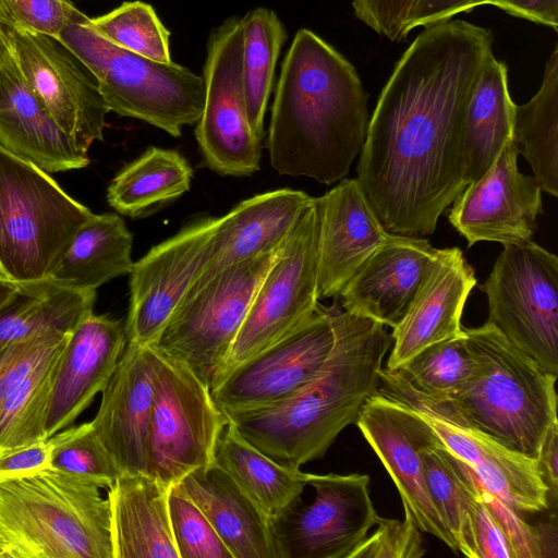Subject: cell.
I'll list each match as a JSON object with an SVG mask.
<instances>
[{
  "instance_id": "obj_26",
  "label": "cell",
  "mask_w": 558,
  "mask_h": 558,
  "mask_svg": "<svg viewBox=\"0 0 558 558\" xmlns=\"http://www.w3.org/2000/svg\"><path fill=\"white\" fill-rule=\"evenodd\" d=\"M312 199L303 191L279 189L246 198L217 218L208 260L191 289L280 247Z\"/></svg>"
},
{
  "instance_id": "obj_24",
  "label": "cell",
  "mask_w": 558,
  "mask_h": 558,
  "mask_svg": "<svg viewBox=\"0 0 558 558\" xmlns=\"http://www.w3.org/2000/svg\"><path fill=\"white\" fill-rule=\"evenodd\" d=\"M476 278L459 247L439 248L429 274L400 323L392 328L386 368L393 369L423 349L463 333L461 317Z\"/></svg>"
},
{
  "instance_id": "obj_45",
  "label": "cell",
  "mask_w": 558,
  "mask_h": 558,
  "mask_svg": "<svg viewBox=\"0 0 558 558\" xmlns=\"http://www.w3.org/2000/svg\"><path fill=\"white\" fill-rule=\"evenodd\" d=\"M417 0H352L354 16L377 35L404 41Z\"/></svg>"
},
{
  "instance_id": "obj_51",
  "label": "cell",
  "mask_w": 558,
  "mask_h": 558,
  "mask_svg": "<svg viewBox=\"0 0 558 558\" xmlns=\"http://www.w3.org/2000/svg\"><path fill=\"white\" fill-rule=\"evenodd\" d=\"M548 492L557 494L558 485V422L554 423L546 434L537 460Z\"/></svg>"
},
{
  "instance_id": "obj_15",
  "label": "cell",
  "mask_w": 558,
  "mask_h": 558,
  "mask_svg": "<svg viewBox=\"0 0 558 558\" xmlns=\"http://www.w3.org/2000/svg\"><path fill=\"white\" fill-rule=\"evenodd\" d=\"M377 389L420 413L448 450L520 513L548 508L549 492L536 460L509 450L469 427L458 420L445 400L421 395L396 369H381Z\"/></svg>"
},
{
  "instance_id": "obj_38",
  "label": "cell",
  "mask_w": 558,
  "mask_h": 558,
  "mask_svg": "<svg viewBox=\"0 0 558 558\" xmlns=\"http://www.w3.org/2000/svg\"><path fill=\"white\" fill-rule=\"evenodd\" d=\"M476 366L465 333L436 342L393 368L417 392L447 400L470 380Z\"/></svg>"
},
{
  "instance_id": "obj_46",
  "label": "cell",
  "mask_w": 558,
  "mask_h": 558,
  "mask_svg": "<svg viewBox=\"0 0 558 558\" xmlns=\"http://www.w3.org/2000/svg\"><path fill=\"white\" fill-rule=\"evenodd\" d=\"M69 333H49L0 349V409L15 384Z\"/></svg>"
},
{
  "instance_id": "obj_20",
  "label": "cell",
  "mask_w": 558,
  "mask_h": 558,
  "mask_svg": "<svg viewBox=\"0 0 558 558\" xmlns=\"http://www.w3.org/2000/svg\"><path fill=\"white\" fill-rule=\"evenodd\" d=\"M155 392L150 348L126 342L101 391L92 425L121 475H148V438Z\"/></svg>"
},
{
  "instance_id": "obj_36",
  "label": "cell",
  "mask_w": 558,
  "mask_h": 558,
  "mask_svg": "<svg viewBox=\"0 0 558 558\" xmlns=\"http://www.w3.org/2000/svg\"><path fill=\"white\" fill-rule=\"evenodd\" d=\"M241 26L242 82L247 116L253 131L262 140L276 63L287 32L277 14L266 8L248 11L241 19Z\"/></svg>"
},
{
  "instance_id": "obj_19",
  "label": "cell",
  "mask_w": 558,
  "mask_h": 558,
  "mask_svg": "<svg viewBox=\"0 0 558 558\" xmlns=\"http://www.w3.org/2000/svg\"><path fill=\"white\" fill-rule=\"evenodd\" d=\"M519 149L512 137L508 140L489 169L453 201L448 219L469 247L476 242L532 240L543 213V191L534 177L519 171Z\"/></svg>"
},
{
  "instance_id": "obj_18",
  "label": "cell",
  "mask_w": 558,
  "mask_h": 558,
  "mask_svg": "<svg viewBox=\"0 0 558 558\" xmlns=\"http://www.w3.org/2000/svg\"><path fill=\"white\" fill-rule=\"evenodd\" d=\"M217 218L203 217L153 246L130 271L128 342L150 345L206 265Z\"/></svg>"
},
{
  "instance_id": "obj_4",
  "label": "cell",
  "mask_w": 558,
  "mask_h": 558,
  "mask_svg": "<svg viewBox=\"0 0 558 558\" xmlns=\"http://www.w3.org/2000/svg\"><path fill=\"white\" fill-rule=\"evenodd\" d=\"M463 330L476 366L468 384L445 401L469 427L537 461L547 432L558 422L557 377L490 324Z\"/></svg>"
},
{
  "instance_id": "obj_3",
  "label": "cell",
  "mask_w": 558,
  "mask_h": 558,
  "mask_svg": "<svg viewBox=\"0 0 558 558\" xmlns=\"http://www.w3.org/2000/svg\"><path fill=\"white\" fill-rule=\"evenodd\" d=\"M331 314L335 343L311 381L280 403L227 417L278 463L300 469L322 458L379 386L392 344L387 326L342 308Z\"/></svg>"
},
{
  "instance_id": "obj_23",
  "label": "cell",
  "mask_w": 558,
  "mask_h": 558,
  "mask_svg": "<svg viewBox=\"0 0 558 558\" xmlns=\"http://www.w3.org/2000/svg\"><path fill=\"white\" fill-rule=\"evenodd\" d=\"M318 298H338L342 288L390 235L356 179H342L316 197Z\"/></svg>"
},
{
  "instance_id": "obj_16",
  "label": "cell",
  "mask_w": 558,
  "mask_h": 558,
  "mask_svg": "<svg viewBox=\"0 0 558 558\" xmlns=\"http://www.w3.org/2000/svg\"><path fill=\"white\" fill-rule=\"evenodd\" d=\"M333 343L331 308L319 305L291 333L217 380L213 399L226 417L280 403L316 376Z\"/></svg>"
},
{
  "instance_id": "obj_6",
  "label": "cell",
  "mask_w": 558,
  "mask_h": 558,
  "mask_svg": "<svg viewBox=\"0 0 558 558\" xmlns=\"http://www.w3.org/2000/svg\"><path fill=\"white\" fill-rule=\"evenodd\" d=\"M90 72L108 111L144 121L173 137L195 124L203 111V77L173 61L160 63L123 49L99 35L89 17L57 37Z\"/></svg>"
},
{
  "instance_id": "obj_22",
  "label": "cell",
  "mask_w": 558,
  "mask_h": 558,
  "mask_svg": "<svg viewBox=\"0 0 558 558\" xmlns=\"http://www.w3.org/2000/svg\"><path fill=\"white\" fill-rule=\"evenodd\" d=\"M438 254L422 236L390 233L342 288L341 308L395 328Z\"/></svg>"
},
{
  "instance_id": "obj_32",
  "label": "cell",
  "mask_w": 558,
  "mask_h": 558,
  "mask_svg": "<svg viewBox=\"0 0 558 558\" xmlns=\"http://www.w3.org/2000/svg\"><path fill=\"white\" fill-rule=\"evenodd\" d=\"M97 293L49 280L20 284L0 311V349L49 333H69L93 313Z\"/></svg>"
},
{
  "instance_id": "obj_7",
  "label": "cell",
  "mask_w": 558,
  "mask_h": 558,
  "mask_svg": "<svg viewBox=\"0 0 558 558\" xmlns=\"http://www.w3.org/2000/svg\"><path fill=\"white\" fill-rule=\"evenodd\" d=\"M94 215L48 174L0 145V274L47 280L75 232Z\"/></svg>"
},
{
  "instance_id": "obj_17",
  "label": "cell",
  "mask_w": 558,
  "mask_h": 558,
  "mask_svg": "<svg viewBox=\"0 0 558 558\" xmlns=\"http://www.w3.org/2000/svg\"><path fill=\"white\" fill-rule=\"evenodd\" d=\"M355 424L393 481L404 514L457 551L425 482L422 453L441 441L433 427L415 410L378 389L363 404Z\"/></svg>"
},
{
  "instance_id": "obj_25",
  "label": "cell",
  "mask_w": 558,
  "mask_h": 558,
  "mask_svg": "<svg viewBox=\"0 0 558 558\" xmlns=\"http://www.w3.org/2000/svg\"><path fill=\"white\" fill-rule=\"evenodd\" d=\"M0 145L46 172L89 163L88 155L77 149L34 95L1 36Z\"/></svg>"
},
{
  "instance_id": "obj_9",
  "label": "cell",
  "mask_w": 558,
  "mask_h": 558,
  "mask_svg": "<svg viewBox=\"0 0 558 558\" xmlns=\"http://www.w3.org/2000/svg\"><path fill=\"white\" fill-rule=\"evenodd\" d=\"M478 288L487 296L486 323L544 372L557 377V256L532 240L506 244Z\"/></svg>"
},
{
  "instance_id": "obj_30",
  "label": "cell",
  "mask_w": 558,
  "mask_h": 558,
  "mask_svg": "<svg viewBox=\"0 0 558 558\" xmlns=\"http://www.w3.org/2000/svg\"><path fill=\"white\" fill-rule=\"evenodd\" d=\"M514 108L508 86V68L492 53L477 76L464 114L465 186L489 169L512 137Z\"/></svg>"
},
{
  "instance_id": "obj_34",
  "label": "cell",
  "mask_w": 558,
  "mask_h": 558,
  "mask_svg": "<svg viewBox=\"0 0 558 558\" xmlns=\"http://www.w3.org/2000/svg\"><path fill=\"white\" fill-rule=\"evenodd\" d=\"M512 138L522 146L543 192L558 196V46L554 47L541 86L523 105H515Z\"/></svg>"
},
{
  "instance_id": "obj_33",
  "label": "cell",
  "mask_w": 558,
  "mask_h": 558,
  "mask_svg": "<svg viewBox=\"0 0 558 558\" xmlns=\"http://www.w3.org/2000/svg\"><path fill=\"white\" fill-rule=\"evenodd\" d=\"M193 169L177 150L147 148L112 179L109 205L119 214L140 218L190 190Z\"/></svg>"
},
{
  "instance_id": "obj_39",
  "label": "cell",
  "mask_w": 558,
  "mask_h": 558,
  "mask_svg": "<svg viewBox=\"0 0 558 558\" xmlns=\"http://www.w3.org/2000/svg\"><path fill=\"white\" fill-rule=\"evenodd\" d=\"M89 23L99 35L123 49L160 63L172 61L170 33L148 3L125 1L104 15L89 17Z\"/></svg>"
},
{
  "instance_id": "obj_35",
  "label": "cell",
  "mask_w": 558,
  "mask_h": 558,
  "mask_svg": "<svg viewBox=\"0 0 558 558\" xmlns=\"http://www.w3.org/2000/svg\"><path fill=\"white\" fill-rule=\"evenodd\" d=\"M422 460L428 494L456 549L478 558L472 517L475 494L464 462L442 441L424 449Z\"/></svg>"
},
{
  "instance_id": "obj_31",
  "label": "cell",
  "mask_w": 558,
  "mask_h": 558,
  "mask_svg": "<svg viewBox=\"0 0 558 558\" xmlns=\"http://www.w3.org/2000/svg\"><path fill=\"white\" fill-rule=\"evenodd\" d=\"M223 470L269 521L282 513L308 485L311 474L276 462L247 441L228 421L215 450Z\"/></svg>"
},
{
  "instance_id": "obj_50",
  "label": "cell",
  "mask_w": 558,
  "mask_h": 558,
  "mask_svg": "<svg viewBox=\"0 0 558 558\" xmlns=\"http://www.w3.org/2000/svg\"><path fill=\"white\" fill-rule=\"evenodd\" d=\"M482 0H417L411 23V32L420 26L452 20L460 13H468L481 5Z\"/></svg>"
},
{
  "instance_id": "obj_8",
  "label": "cell",
  "mask_w": 558,
  "mask_h": 558,
  "mask_svg": "<svg viewBox=\"0 0 558 558\" xmlns=\"http://www.w3.org/2000/svg\"><path fill=\"white\" fill-rule=\"evenodd\" d=\"M280 247L189 290L149 347L182 363L211 388Z\"/></svg>"
},
{
  "instance_id": "obj_29",
  "label": "cell",
  "mask_w": 558,
  "mask_h": 558,
  "mask_svg": "<svg viewBox=\"0 0 558 558\" xmlns=\"http://www.w3.org/2000/svg\"><path fill=\"white\" fill-rule=\"evenodd\" d=\"M133 234L116 214H94L73 235L47 280L78 291L97 290L129 275Z\"/></svg>"
},
{
  "instance_id": "obj_12",
  "label": "cell",
  "mask_w": 558,
  "mask_h": 558,
  "mask_svg": "<svg viewBox=\"0 0 558 558\" xmlns=\"http://www.w3.org/2000/svg\"><path fill=\"white\" fill-rule=\"evenodd\" d=\"M242 44L241 19H227L208 39L202 76L205 101L195 137L205 166L221 175H250L260 165V138L243 89Z\"/></svg>"
},
{
  "instance_id": "obj_27",
  "label": "cell",
  "mask_w": 558,
  "mask_h": 558,
  "mask_svg": "<svg viewBox=\"0 0 558 558\" xmlns=\"http://www.w3.org/2000/svg\"><path fill=\"white\" fill-rule=\"evenodd\" d=\"M170 485L147 474L108 487L113 558H179L169 514Z\"/></svg>"
},
{
  "instance_id": "obj_13",
  "label": "cell",
  "mask_w": 558,
  "mask_h": 558,
  "mask_svg": "<svg viewBox=\"0 0 558 558\" xmlns=\"http://www.w3.org/2000/svg\"><path fill=\"white\" fill-rule=\"evenodd\" d=\"M311 502L298 497L268 521L275 558H350L377 524L365 474H311Z\"/></svg>"
},
{
  "instance_id": "obj_41",
  "label": "cell",
  "mask_w": 558,
  "mask_h": 558,
  "mask_svg": "<svg viewBox=\"0 0 558 558\" xmlns=\"http://www.w3.org/2000/svg\"><path fill=\"white\" fill-rule=\"evenodd\" d=\"M169 514L179 558H232L205 514L177 484L170 490Z\"/></svg>"
},
{
  "instance_id": "obj_10",
  "label": "cell",
  "mask_w": 558,
  "mask_h": 558,
  "mask_svg": "<svg viewBox=\"0 0 558 558\" xmlns=\"http://www.w3.org/2000/svg\"><path fill=\"white\" fill-rule=\"evenodd\" d=\"M149 347V345H148ZM155 392L148 438V475L175 485L215 461L228 418L210 388L190 368L151 347Z\"/></svg>"
},
{
  "instance_id": "obj_11",
  "label": "cell",
  "mask_w": 558,
  "mask_h": 558,
  "mask_svg": "<svg viewBox=\"0 0 558 558\" xmlns=\"http://www.w3.org/2000/svg\"><path fill=\"white\" fill-rule=\"evenodd\" d=\"M318 231L319 211L313 197L262 280L217 380L316 312Z\"/></svg>"
},
{
  "instance_id": "obj_14",
  "label": "cell",
  "mask_w": 558,
  "mask_h": 558,
  "mask_svg": "<svg viewBox=\"0 0 558 558\" xmlns=\"http://www.w3.org/2000/svg\"><path fill=\"white\" fill-rule=\"evenodd\" d=\"M27 85L78 150L101 141L109 112L90 72L58 38L0 22Z\"/></svg>"
},
{
  "instance_id": "obj_47",
  "label": "cell",
  "mask_w": 558,
  "mask_h": 558,
  "mask_svg": "<svg viewBox=\"0 0 558 558\" xmlns=\"http://www.w3.org/2000/svg\"><path fill=\"white\" fill-rule=\"evenodd\" d=\"M472 517L478 558H515L507 534L476 495Z\"/></svg>"
},
{
  "instance_id": "obj_44",
  "label": "cell",
  "mask_w": 558,
  "mask_h": 558,
  "mask_svg": "<svg viewBox=\"0 0 558 558\" xmlns=\"http://www.w3.org/2000/svg\"><path fill=\"white\" fill-rule=\"evenodd\" d=\"M376 526L350 558H421L425 555L421 530L410 515L404 514L403 521L378 517Z\"/></svg>"
},
{
  "instance_id": "obj_21",
  "label": "cell",
  "mask_w": 558,
  "mask_h": 558,
  "mask_svg": "<svg viewBox=\"0 0 558 558\" xmlns=\"http://www.w3.org/2000/svg\"><path fill=\"white\" fill-rule=\"evenodd\" d=\"M126 342L121 320L94 312L72 330L54 369L45 423L47 438L71 425L105 389Z\"/></svg>"
},
{
  "instance_id": "obj_37",
  "label": "cell",
  "mask_w": 558,
  "mask_h": 558,
  "mask_svg": "<svg viewBox=\"0 0 558 558\" xmlns=\"http://www.w3.org/2000/svg\"><path fill=\"white\" fill-rule=\"evenodd\" d=\"M70 333L12 388L0 409V450L47 439L45 423L57 361Z\"/></svg>"
},
{
  "instance_id": "obj_5",
  "label": "cell",
  "mask_w": 558,
  "mask_h": 558,
  "mask_svg": "<svg viewBox=\"0 0 558 558\" xmlns=\"http://www.w3.org/2000/svg\"><path fill=\"white\" fill-rule=\"evenodd\" d=\"M0 532L15 558H113L108 499L51 468L0 482Z\"/></svg>"
},
{
  "instance_id": "obj_43",
  "label": "cell",
  "mask_w": 558,
  "mask_h": 558,
  "mask_svg": "<svg viewBox=\"0 0 558 558\" xmlns=\"http://www.w3.org/2000/svg\"><path fill=\"white\" fill-rule=\"evenodd\" d=\"M465 470L475 495L485 504L507 534L515 558L546 556L542 531L526 523L518 510L499 494L487 488L468 464H465Z\"/></svg>"
},
{
  "instance_id": "obj_2",
  "label": "cell",
  "mask_w": 558,
  "mask_h": 558,
  "mask_svg": "<svg viewBox=\"0 0 558 558\" xmlns=\"http://www.w3.org/2000/svg\"><path fill=\"white\" fill-rule=\"evenodd\" d=\"M267 135L272 169L323 184L344 179L368 126V96L354 65L301 28L281 63Z\"/></svg>"
},
{
  "instance_id": "obj_28",
  "label": "cell",
  "mask_w": 558,
  "mask_h": 558,
  "mask_svg": "<svg viewBox=\"0 0 558 558\" xmlns=\"http://www.w3.org/2000/svg\"><path fill=\"white\" fill-rule=\"evenodd\" d=\"M177 485L202 510L232 558H275L268 520L215 462Z\"/></svg>"
},
{
  "instance_id": "obj_52",
  "label": "cell",
  "mask_w": 558,
  "mask_h": 558,
  "mask_svg": "<svg viewBox=\"0 0 558 558\" xmlns=\"http://www.w3.org/2000/svg\"><path fill=\"white\" fill-rule=\"evenodd\" d=\"M20 284L0 274V311L15 294Z\"/></svg>"
},
{
  "instance_id": "obj_49",
  "label": "cell",
  "mask_w": 558,
  "mask_h": 558,
  "mask_svg": "<svg viewBox=\"0 0 558 558\" xmlns=\"http://www.w3.org/2000/svg\"><path fill=\"white\" fill-rule=\"evenodd\" d=\"M494 5L501 11L555 32L558 31V0H482L481 5Z\"/></svg>"
},
{
  "instance_id": "obj_42",
  "label": "cell",
  "mask_w": 558,
  "mask_h": 558,
  "mask_svg": "<svg viewBox=\"0 0 558 558\" xmlns=\"http://www.w3.org/2000/svg\"><path fill=\"white\" fill-rule=\"evenodd\" d=\"M84 16L72 0H0V22L56 38Z\"/></svg>"
},
{
  "instance_id": "obj_48",
  "label": "cell",
  "mask_w": 558,
  "mask_h": 558,
  "mask_svg": "<svg viewBox=\"0 0 558 558\" xmlns=\"http://www.w3.org/2000/svg\"><path fill=\"white\" fill-rule=\"evenodd\" d=\"M51 440L0 450V482L50 468Z\"/></svg>"
},
{
  "instance_id": "obj_53",
  "label": "cell",
  "mask_w": 558,
  "mask_h": 558,
  "mask_svg": "<svg viewBox=\"0 0 558 558\" xmlns=\"http://www.w3.org/2000/svg\"><path fill=\"white\" fill-rule=\"evenodd\" d=\"M0 558H15L14 550L10 543L0 532Z\"/></svg>"
},
{
  "instance_id": "obj_1",
  "label": "cell",
  "mask_w": 558,
  "mask_h": 558,
  "mask_svg": "<svg viewBox=\"0 0 558 558\" xmlns=\"http://www.w3.org/2000/svg\"><path fill=\"white\" fill-rule=\"evenodd\" d=\"M493 43L490 29L452 19L424 27L397 61L356 168L387 231L432 234L465 187L464 114Z\"/></svg>"
},
{
  "instance_id": "obj_40",
  "label": "cell",
  "mask_w": 558,
  "mask_h": 558,
  "mask_svg": "<svg viewBox=\"0 0 558 558\" xmlns=\"http://www.w3.org/2000/svg\"><path fill=\"white\" fill-rule=\"evenodd\" d=\"M51 440L50 468L98 487H109L121 475L92 422L64 428Z\"/></svg>"
}]
</instances>
